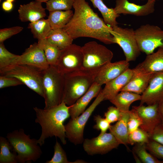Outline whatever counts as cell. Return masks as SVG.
Masks as SVG:
<instances>
[{"instance_id":"b9f144b4","label":"cell","mask_w":163,"mask_h":163,"mask_svg":"<svg viewBox=\"0 0 163 163\" xmlns=\"http://www.w3.org/2000/svg\"><path fill=\"white\" fill-rule=\"evenodd\" d=\"M150 140L155 141L163 145V127L160 125L154 130L150 135Z\"/></svg>"},{"instance_id":"8992f818","label":"cell","mask_w":163,"mask_h":163,"mask_svg":"<svg viewBox=\"0 0 163 163\" xmlns=\"http://www.w3.org/2000/svg\"><path fill=\"white\" fill-rule=\"evenodd\" d=\"M82 49L83 60L81 70L95 75L113 57L110 50L95 41L85 43Z\"/></svg>"},{"instance_id":"4dcf8cb0","label":"cell","mask_w":163,"mask_h":163,"mask_svg":"<svg viewBox=\"0 0 163 163\" xmlns=\"http://www.w3.org/2000/svg\"><path fill=\"white\" fill-rule=\"evenodd\" d=\"M133 152L144 163H163V161L159 160L157 158L147 151L146 144L139 143L135 145Z\"/></svg>"},{"instance_id":"ab89813d","label":"cell","mask_w":163,"mask_h":163,"mask_svg":"<svg viewBox=\"0 0 163 163\" xmlns=\"http://www.w3.org/2000/svg\"><path fill=\"white\" fill-rule=\"evenodd\" d=\"M121 112L117 107H109L104 113L105 118L110 123L117 121L120 119Z\"/></svg>"},{"instance_id":"1f68e13d","label":"cell","mask_w":163,"mask_h":163,"mask_svg":"<svg viewBox=\"0 0 163 163\" xmlns=\"http://www.w3.org/2000/svg\"><path fill=\"white\" fill-rule=\"evenodd\" d=\"M53 155L50 160L47 161L46 163H84L86 162L82 160H77L74 162L69 161L67 159L66 152L60 144L57 141L54 147Z\"/></svg>"},{"instance_id":"7402d4cb","label":"cell","mask_w":163,"mask_h":163,"mask_svg":"<svg viewBox=\"0 0 163 163\" xmlns=\"http://www.w3.org/2000/svg\"><path fill=\"white\" fill-rule=\"evenodd\" d=\"M129 111L125 112H121L119 120L115 124L111 125L109 129L110 132L114 136L119 144L125 146L128 144L129 134L127 124Z\"/></svg>"},{"instance_id":"d6a6232c","label":"cell","mask_w":163,"mask_h":163,"mask_svg":"<svg viewBox=\"0 0 163 163\" xmlns=\"http://www.w3.org/2000/svg\"><path fill=\"white\" fill-rule=\"evenodd\" d=\"M150 135L140 127L129 133L128 144L133 145L139 143H148L150 140Z\"/></svg>"},{"instance_id":"e575fe53","label":"cell","mask_w":163,"mask_h":163,"mask_svg":"<svg viewBox=\"0 0 163 163\" xmlns=\"http://www.w3.org/2000/svg\"><path fill=\"white\" fill-rule=\"evenodd\" d=\"M18 55L9 52L4 43H0V69L12 65Z\"/></svg>"},{"instance_id":"9a60e30c","label":"cell","mask_w":163,"mask_h":163,"mask_svg":"<svg viewBox=\"0 0 163 163\" xmlns=\"http://www.w3.org/2000/svg\"><path fill=\"white\" fill-rule=\"evenodd\" d=\"M163 100V72L155 73L141 95L140 105L159 104Z\"/></svg>"},{"instance_id":"8d00e7d4","label":"cell","mask_w":163,"mask_h":163,"mask_svg":"<svg viewBox=\"0 0 163 163\" xmlns=\"http://www.w3.org/2000/svg\"><path fill=\"white\" fill-rule=\"evenodd\" d=\"M147 150L156 158L163 159V145L155 141L150 140L146 144Z\"/></svg>"},{"instance_id":"bcb514c9","label":"cell","mask_w":163,"mask_h":163,"mask_svg":"<svg viewBox=\"0 0 163 163\" xmlns=\"http://www.w3.org/2000/svg\"><path fill=\"white\" fill-rule=\"evenodd\" d=\"M14 0H6V1H9L11 2H12L14 1Z\"/></svg>"},{"instance_id":"d6986e66","label":"cell","mask_w":163,"mask_h":163,"mask_svg":"<svg viewBox=\"0 0 163 163\" xmlns=\"http://www.w3.org/2000/svg\"><path fill=\"white\" fill-rule=\"evenodd\" d=\"M133 75L132 69H128L121 75L105 84L101 91L104 100H112L128 83Z\"/></svg>"},{"instance_id":"7c38bea8","label":"cell","mask_w":163,"mask_h":163,"mask_svg":"<svg viewBox=\"0 0 163 163\" xmlns=\"http://www.w3.org/2000/svg\"><path fill=\"white\" fill-rule=\"evenodd\" d=\"M83 148L89 155L106 154L117 148L120 145L114 136L110 132L105 133L91 139H84Z\"/></svg>"},{"instance_id":"681fc988","label":"cell","mask_w":163,"mask_h":163,"mask_svg":"<svg viewBox=\"0 0 163 163\" xmlns=\"http://www.w3.org/2000/svg\"></svg>"},{"instance_id":"ee69618b","label":"cell","mask_w":163,"mask_h":163,"mask_svg":"<svg viewBox=\"0 0 163 163\" xmlns=\"http://www.w3.org/2000/svg\"><path fill=\"white\" fill-rule=\"evenodd\" d=\"M158 108L161 119V125L163 127V100L158 104Z\"/></svg>"},{"instance_id":"5bb4252c","label":"cell","mask_w":163,"mask_h":163,"mask_svg":"<svg viewBox=\"0 0 163 163\" xmlns=\"http://www.w3.org/2000/svg\"><path fill=\"white\" fill-rule=\"evenodd\" d=\"M158 104L147 105H140L133 106L142 121L139 127L148 133L150 136L155 129L161 124V119L159 113Z\"/></svg>"},{"instance_id":"f6af8a7d","label":"cell","mask_w":163,"mask_h":163,"mask_svg":"<svg viewBox=\"0 0 163 163\" xmlns=\"http://www.w3.org/2000/svg\"><path fill=\"white\" fill-rule=\"evenodd\" d=\"M35 0L38 1L42 3V2L46 3V2H47L49 0Z\"/></svg>"},{"instance_id":"603a6c76","label":"cell","mask_w":163,"mask_h":163,"mask_svg":"<svg viewBox=\"0 0 163 163\" xmlns=\"http://www.w3.org/2000/svg\"><path fill=\"white\" fill-rule=\"evenodd\" d=\"M134 75L121 91H127L138 94H142L147 88L154 74Z\"/></svg>"},{"instance_id":"9c48e42d","label":"cell","mask_w":163,"mask_h":163,"mask_svg":"<svg viewBox=\"0 0 163 163\" xmlns=\"http://www.w3.org/2000/svg\"><path fill=\"white\" fill-rule=\"evenodd\" d=\"M135 33L140 51L147 55L163 46V30L157 26L143 25L135 30Z\"/></svg>"},{"instance_id":"ac0fdd59","label":"cell","mask_w":163,"mask_h":163,"mask_svg":"<svg viewBox=\"0 0 163 163\" xmlns=\"http://www.w3.org/2000/svg\"><path fill=\"white\" fill-rule=\"evenodd\" d=\"M129 64L126 60L106 64L96 75L94 82L102 85L117 77L128 69Z\"/></svg>"},{"instance_id":"ffe728a7","label":"cell","mask_w":163,"mask_h":163,"mask_svg":"<svg viewBox=\"0 0 163 163\" xmlns=\"http://www.w3.org/2000/svg\"><path fill=\"white\" fill-rule=\"evenodd\" d=\"M42 3L35 0L27 4L21 5L18 10L20 21L31 23L45 17L46 9L43 7Z\"/></svg>"},{"instance_id":"2e32d148","label":"cell","mask_w":163,"mask_h":163,"mask_svg":"<svg viewBox=\"0 0 163 163\" xmlns=\"http://www.w3.org/2000/svg\"><path fill=\"white\" fill-rule=\"evenodd\" d=\"M156 0H148L143 5L129 2L128 0H116L114 10L117 14H131L137 16L148 15L155 11Z\"/></svg>"},{"instance_id":"8fae6325","label":"cell","mask_w":163,"mask_h":163,"mask_svg":"<svg viewBox=\"0 0 163 163\" xmlns=\"http://www.w3.org/2000/svg\"><path fill=\"white\" fill-rule=\"evenodd\" d=\"M83 60L82 47L72 44L61 50L55 66L59 72L64 75L81 70Z\"/></svg>"},{"instance_id":"277c9868","label":"cell","mask_w":163,"mask_h":163,"mask_svg":"<svg viewBox=\"0 0 163 163\" xmlns=\"http://www.w3.org/2000/svg\"><path fill=\"white\" fill-rule=\"evenodd\" d=\"M6 138L17 155L18 163H31L39 159L42 152L38 145L37 139H31L20 129L8 133Z\"/></svg>"},{"instance_id":"f546056e","label":"cell","mask_w":163,"mask_h":163,"mask_svg":"<svg viewBox=\"0 0 163 163\" xmlns=\"http://www.w3.org/2000/svg\"><path fill=\"white\" fill-rule=\"evenodd\" d=\"M0 163H18L17 153L6 138L0 137Z\"/></svg>"},{"instance_id":"6da1fadb","label":"cell","mask_w":163,"mask_h":163,"mask_svg":"<svg viewBox=\"0 0 163 163\" xmlns=\"http://www.w3.org/2000/svg\"><path fill=\"white\" fill-rule=\"evenodd\" d=\"M73 16L62 28L75 39L88 37L98 40L107 44L115 43L110 31L112 28L95 13L85 0H75Z\"/></svg>"},{"instance_id":"cb8c5ba5","label":"cell","mask_w":163,"mask_h":163,"mask_svg":"<svg viewBox=\"0 0 163 163\" xmlns=\"http://www.w3.org/2000/svg\"><path fill=\"white\" fill-rule=\"evenodd\" d=\"M141 95L132 92L121 91L110 101L121 112H127L134 102L141 100Z\"/></svg>"},{"instance_id":"52a82bcc","label":"cell","mask_w":163,"mask_h":163,"mask_svg":"<svg viewBox=\"0 0 163 163\" xmlns=\"http://www.w3.org/2000/svg\"><path fill=\"white\" fill-rule=\"evenodd\" d=\"M41 71L27 65H13L0 69V75L15 78L43 97Z\"/></svg>"},{"instance_id":"44dd1931","label":"cell","mask_w":163,"mask_h":163,"mask_svg":"<svg viewBox=\"0 0 163 163\" xmlns=\"http://www.w3.org/2000/svg\"><path fill=\"white\" fill-rule=\"evenodd\" d=\"M101 85L94 82L88 91L72 105L70 106L69 112L71 118L79 116L85 110L90 101L97 97L101 89Z\"/></svg>"},{"instance_id":"836d02e7","label":"cell","mask_w":163,"mask_h":163,"mask_svg":"<svg viewBox=\"0 0 163 163\" xmlns=\"http://www.w3.org/2000/svg\"><path fill=\"white\" fill-rule=\"evenodd\" d=\"M75 0H49L46 2V9L49 11L68 10L73 7Z\"/></svg>"},{"instance_id":"83f0119b","label":"cell","mask_w":163,"mask_h":163,"mask_svg":"<svg viewBox=\"0 0 163 163\" xmlns=\"http://www.w3.org/2000/svg\"><path fill=\"white\" fill-rule=\"evenodd\" d=\"M28 28L38 40L46 39L52 30L48 19L44 18L30 23Z\"/></svg>"},{"instance_id":"f1b7e54d","label":"cell","mask_w":163,"mask_h":163,"mask_svg":"<svg viewBox=\"0 0 163 163\" xmlns=\"http://www.w3.org/2000/svg\"><path fill=\"white\" fill-rule=\"evenodd\" d=\"M37 43L43 51L46 61L49 66H55L61 50L48 42L46 39L38 40Z\"/></svg>"},{"instance_id":"7a4b0ae2","label":"cell","mask_w":163,"mask_h":163,"mask_svg":"<svg viewBox=\"0 0 163 163\" xmlns=\"http://www.w3.org/2000/svg\"><path fill=\"white\" fill-rule=\"evenodd\" d=\"M69 107L62 101L58 105L48 109L34 107L36 117L35 122L41 127V134L37 140L40 146L44 144L46 139L54 136L58 138L63 144H66L63 123L70 116Z\"/></svg>"},{"instance_id":"5b68a950","label":"cell","mask_w":163,"mask_h":163,"mask_svg":"<svg viewBox=\"0 0 163 163\" xmlns=\"http://www.w3.org/2000/svg\"><path fill=\"white\" fill-rule=\"evenodd\" d=\"M42 84L44 99V109L60 104L62 101L64 76L55 66H49L41 71Z\"/></svg>"},{"instance_id":"7dc6e473","label":"cell","mask_w":163,"mask_h":163,"mask_svg":"<svg viewBox=\"0 0 163 163\" xmlns=\"http://www.w3.org/2000/svg\"><path fill=\"white\" fill-rule=\"evenodd\" d=\"M1 0H0V1L1 2Z\"/></svg>"},{"instance_id":"30bf717a","label":"cell","mask_w":163,"mask_h":163,"mask_svg":"<svg viewBox=\"0 0 163 163\" xmlns=\"http://www.w3.org/2000/svg\"><path fill=\"white\" fill-rule=\"evenodd\" d=\"M114 37L115 43L122 48L128 62L135 61L140 55V51L136 39L135 30L132 28H123L117 25L110 31Z\"/></svg>"},{"instance_id":"60d3db41","label":"cell","mask_w":163,"mask_h":163,"mask_svg":"<svg viewBox=\"0 0 163 163\" xmlns=\"http://www.w3.org/2000/svg\"><path fill=\"white\" fill-rule=\"evenodd\" d=\"M22 84H23L21 82L15 78L0 76V89Z\"/></svg>"},{"instance_id":"74e56055","label":"cell","mask_w":163,"mask_h":163,"mask_svg":"<svg viewBox=\"0 0 163 163\" xmlns=\"http://www.w3.org/2000/svg\"><path fill=\"white\" fill-rule=\"evenodd\" d=\"M23 29V27L18 26L0 29V43H3L7 39L20 33Z\"/></svg>"},{"instance_id":"d590c367","label":"cell","mask_w":163,"mask_h":163,"mask_svg":"<svg viewBox=\"0 0 163 163\" xmlns=\"http://www.w3.org/2000/svg\"><path fill=\"white\" fill-rule=\"evenodd\" d=\"M142 124L141 119L135 110L132 108L129 111L127 123L129 134L139 128Z\"/></svg>"},{"instance_id":"ba28073f","label":"cell","mask_w":163,"mask_h":163,"mask_svg":"<svg viewBox=\"0 0 163 163\" xmlns=\"http://www.w3.org/2000/svg\"><path fill=\"white\" fill-rule=\"evenodd\" d=\"M104 100L101 90L93 102L84 112L78 117L71 118L65 126L66 138L71 142L75 145L83 142L85 126L96 107Z\"/></svg>"},{"instance_id":"d4e9b609","label":"cell","mask_w":163,"mask_h":163,"mask_svg":"<svg viewBox=\"0 0 163 163\" xmlns=\"http://www.w3.org/2000/svg\"><path fill=\"white\" fill-rule=\"evenodd\" d=\"M73 14L71 10L49 11L48 20L52 30L62 29L71 19Z\"/></svg>"},{"instance_id":"e0dca14e","label":"cell","mask_w":163,"mask_h":163,"mask_svg":"<svg viewBox=\"0 0 163 163\" xmlns=\"http://www.w3.org/2000/svg\"><path fill=\"white\" fill-rule=\"evenodd\" d=\"M133 75L163 72V46L147 55L145 60L132 69Z\"/></svg>"},{"instance_id":"f35d334b","label":"cell","mask_w":163,"mask_h":163,"mask_svg":"<svg viewBox=\"0 0 163 163\" xmlns=\"http://www.w3.org/2000/svg\"><path fill=\"white\" fill-rule=\"evenodd\" d=\"M94 120L96 123L93 127L97 130L100 131L99 135H101L106 133L109 129L111 125L110 123L104 118H103L100 115H96L94 117Z\"/></svg>"},{"instance_id":"484cf974","label":"cell","mask_w":163,"mask_h":163,"mask_svg":"<svg viewBox=\"0 0 163 163\" xmlns=\"http://www.w3.org/2000/svg\"><path fill=\"white\" fill-rule=\"evenodd\" d=\"M46 39L60 50L72 44L73 40L63 29L52 30Z\"/></svg>"},{"instance_id":"f907efd6","label":"cell","mask_w":163,"mask_h":163,"mask_svg":"<svg viewBox=\"0 0 163 163\" xmlns=\"http://www.w3.org/2000/svg\"></svg>"},{"instance_id":"c3c4849f","label":"cell","mask_w":163,"mask_h":163,"mask_svg":"<svg viewBox=\"0 0 163 163\" xmlns=\"http://www.w3.org/2000/svg\"></svg>"},{"instance_id":"3957f363","label":"cell","mask_w":163,"mask_h":163,"mask_svg":"<svg viewBox=\"0 0 163 163\" xmlns=\"http://www.w3.org/2000/svg\"><path fill=\"white\" fill-rule=\"evenodd\" d=\"M64 76L62 102L70 106L88 91L94 82L96 75L81 70Z\"/></svg>"},{"instance_id":"4fadbf2b","label":"cell","mask_w":163,"mask_h":163,"mask_svg":"<svg viewBox=\"0 0 163 163\" xmlns=\"http://www.w3.org/2000/svg\"><path fill=\"white\" fill-rule=\"evenodd\" d=\"M13 65H28L40 71L46 69L49 66L43 50L37 43L30 45L21 55H18Z\"/></svg>"},{"instance_id":"4316f807","label":"cell","mask_w":163,"mask_h":163,"mask_svg":"<svg viewBox=\"0 0 163 163\" xmlns=\"http://www.w3.org/2000/svg\"><path fill=\"white\" fill-rule=\"evenodd\" d=\"M89 0L94 6L100 12L104 22L107 25L113 28L117 25L116 19L120 15L115 12L114 8L107 7L102 0Z\"/></svg>"},{"instance_id":"7bdbcfd3","label":"cell","mask_w":163,"mask_h":163,"mask_svg":"<svg viewBox=\"0 0 163 163\" xmlns=\"http://www.w3.org/2000/svg\"><path fill=\"white\" fill-rule=\"evenodd\" d=\"M2 7L3 10L8 12L11 11L12 9L13 5L12 2L5 1L2 2Z\"/></svg>"}]
</instances>
